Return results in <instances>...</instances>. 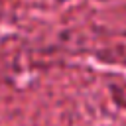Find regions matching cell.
<instances>
[{
    "mask_svg": "<svg viewBox=\"0 0 126 126\" xmlns=\"http://www.w3.org/2000/svg\"><path fill=\"white\" fill-rule=\"evenodd\" d=\"M59 2H67V0H59Z\"/></svg>",
    "mask_w": 126,
    "mask_h": 126,
    "instance_id": "cell-1",
    "label": "cell"
}]
</instances>
